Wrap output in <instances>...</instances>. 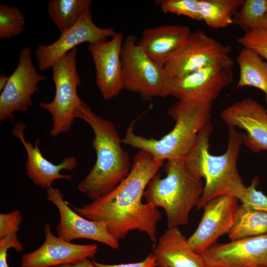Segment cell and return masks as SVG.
<instances>
[{"mask_svg":"<svg viewBox=\"0 0 267 267\" xmlns=\"http://www.w3.org/2000/svg\"><path fill=\"white\" fill-rule=\"evenodd\" d=\"M164 161L141 150L135 154L128 176L107 193L80 207L71 206L82 217L105 223L109 233L117 241L132 231L145 233L157 242V224L162 215L150 203L142 202L144 191Z\"/></svg>","mask_w":267,"mask_h":267,"instance_id":"obj_1","label":"cell"},{"mask_svg":"<svg viewBox=\"0 0 267 267\" xmlns=\"http://www.w3.org/2000/svg\"><path fill=\"white\" fill-rule=\"evenodd\" d=\"M213 125L209 121L199 134L196 142L184 158L187 165L205 179L203 194L196 208L217 197L229 195L240 201L245 196L246 186L239 173L237 161L243 144V134L229 128L226 151L215 155L210 152V138Z\"/></svg>","mask_w":267,"mask_h":267,"instance_id":"obj_2","label":"cell"},{"mask_svg":"<svg viewBox=\"0 0 267 267\" xmlns=\"http://www.w3.org/2000/svg\"><path fill=\"white\" fill-rule=\"evenodd\" d=\"M75 117L88 123L94 135L92 146L96 154L95 162L77 185L80 191L94 200L110 192L123 180L129 174L132 164L111 121L97 115L83 101L76 111Z\"/></svg>","mask_w":267,"mask_h":267,"instance_id":"obj_3","label":"cell"},{"mask_svg":"<svg viewBox=\"0 0 267 267\" xmlns=\"http://www.w3.org/2000/svg\"><path fill=\"white\" fill-rule=\"evenodd\" d=\"M212 106L213 103L177 101L168 110L175 125L167 134L159 139L136 134L134 121L122 142L163 161L184 159L195 144L199 133L210 120Z\"/></svg>","mask_w":267,"mask_h":267,"instance_id":"obj_4","label":"cell"},{"mask_svg":"<svg viewBox=\"0 0 267 267\" xmlns=\"http://www.w3.org/2000/svg\"><path fill=\"white\" fill-rule=\"evenodd\" d=\"M166 176L156 174L149 182L143 197L146 202L165 212L168 228L185 225L203 194L202 178L191 170L184 159L167 160Z\"/></svg>","mask_w":267,"mask_h":267,"instance_id":"obj_5","label":"cell"},{"mask_svg":"<svg viewBox=\"0 0 267 267\" xmlns=\"http://www.w3.org/2000/svg\"><path fill=\"white\" fill-rule=\"evenodd\" d=\"M134 35L128 36L121 51L123 89L145 100L168 96L169 78L163 67L154 62L138 44Z\"/></svg>","mask_w":267,"mask_h":267,"instance_id":"obj_6","label":"cell"},{"mask_svg":"<svg viewBox=\"0 0 267 267\" xmlns=\"http://www.w3.org/2000/svg\"><path fill=\"white\" fill-rule=\"evenodd\" d=\"M77 48H74L52 67L54 97L49 102L39 104L51 114L52 126L49 134L52 137L70 131L76 119V111L82 102L77 93L81 83L77 69Z\"/></svg>","mask_w":267,"mask_h":267,"instance_id":"obj_7","label":"cell"},{"mask_svg":"<svg viewBox=\"0 0 267 267\" xmlns=\"http://www.w3.org/2000/svg\"><path fill=\"white\" fill-rule=\"evenodd\" d=\"M230 45L223 44L198 30L190 33L185 42L164 69L169 79L179 78L204 68L220 66L233 68Z\"/></svg>","mask_w":267,"mask_h":267,"instance_id":"obj_8","label":"cell"},{"mask_svg":"<svg viewBox=\"0 0 267 267\" xmlns=\"http://www.w3.org/2000/svg\"><path fill=\"white\" fill-rule=\"evenodd\" d=\"M46 79L33 64L31 49L22 48L17 66L0 92V121L14 120L15 112H27L32 104V96L39 90V84Z\"/></svg>","mask_w":267,"mask_h":267,"instance_id":"obj_9","label":"cell"},{"mask_svg":"<svg viewBox=\"0 0 267 267\" xmlns=\"http://www.w3.org/2000/svg\"><path fill=\"white\" fill-rule=\"evenodd\" d=\"M233 79V68L207 67L179 78L169 79L168 96L179 101L213 103Z\"/></svg>","mask_w":267,"mask_h":267,"instance_id":"obj_10","label":"cell"},{"mask_svg":"<svg viewBox=\"0 0 267 267\" xmlns=\"http://www.w3.org/2000/svg\"><path fill=\"white\" fill-rule=\"evenodd\" d=\"M116 34L113 28H103L96 25L89 10L72 27L61 34L56 41L47 45H37L35 54L39 70L42 72L52 68L67 53L82 43L89 44L106 41Z\"/></svg>","mask_w":267,"mask_h":267,"instance_id":"obj_11","label":"cell"},{"mask_svg":"<svg viewBox=\"0 0 267 267\" xmlns=\"http://www.w3.org/2000/svg\"><path fill=\"white\" fill-rule=\"evenodd\" d=\"M238 201L235 197L224 195L205 204L197 228L187 239L196 253L201 254L217 243L219 237L228 234L235 222Z\"/></svg>","mask_w":267,"mask_h":267,"instance_id":"obj_12","label":"cell"},{"mask_svg":"<svg viewBox=\"0 0 267 267\" xmlns=\"http://www.w3.org/2000/svg\"><path fill=\"white\" fill-rule=\"evenodd\" d=\"M200 255L206 267H267V233L216 243Z\"/></svg>","mask_w":267,"mask_h":267,"instance_id":"obj_13","label":"cell"},{"mask_svg":"<svg viewBox=\"0 0 267 267\" xmlns=\"http://www.w3.org/2000/svg\"><path fill=\"white\" fill-rule=\"evenodd\" d=\"M46 199L58 209L60 221L56 229L57 236L71 242L78 239H87L103 243L113 249H118L119 241L108 232L105 223L88 220L75 212L64 200L58 188L46 189Z\"/></svg>","mask_w":267,"mask_h":267,"instance_id":"obj_14","label":"cell"},{"mask_svg":"<svg viewBox=\"0 0 267 267\" xmlns=\"http://www.w3.org/2000/svg\"><path fill=\"white\" fill-rule=\"evenodd\" d=\"M221 117L229 128H239L243 144L254 153L267 151V110L255 99L247 97L222 110Z\"/></svg>","mask_w":267,"mask_h":267,"instance_id":"obj_15","label":"cell"},{"mask_svg":"<svg viewBox=\"0 0 267 267\" xmlns=\"http://www.w3.org/2000/svg\"><path fill=\"white\" fill-rule=\"evenodd\" d=\"M123 37L117 34L109 41L89 44L88 49L95 66L96 84L105 100L117 96L123 89L121 51Z\"/></svg>","mask_w":267,"mask_h":267,"instance_id":"obj_16","label":"cell"},{"mask_svg":"<svg viewBox=\"0 0 267 267\" xmlns=\"http://www.w3.org/2000/svg\"><path fill=\"white\" fill-rule=\"evenodd\" d=\"M45 240L35 251L24 254L20 267H55L74 264L85 259H92L98 250L96 243L77 244L54 235L49 223L44 227Z\"/></svg>","mask_w":267,"mask_h":267,"instance_id":"obj_17","label":"cell"},{"mask_svg":"<svg viewBox=\"0 0 267 267\" xmlns=\"http://www.w3.org/2000/svg\"><path fill=\"white\" fill-rule=\"evenodd\" d=\"M26 125L19 121L15 123L11 133L18 138L24 146L27 154L25 170L29 178L37 186L47 189L52 186L56 179H64L71 180L72 176L60 173L62 170L72 171L78 166V161L73 156L61 160L60 163L55 164L46 159L42 153L39 146L40 139L33 145L27 141L24 137Z\"/></svg>","mask_w":267,"mask_h":267,"instance_id":"obj_18","label":"cell"},{"mask_svg":"<svg viewBox=\"0 0 267 267\" xmlns=\"http://www.w3.org/2000/svg\"><path fill=\"white\" fill-rule=\"evenodd\" d=\"M191 32L186 25H162L144 30L137 44L150 59L164 67Z\"/></svg>","mask_w":267,"mask_h":267,"instance_id":"obj_19","label":"cell"},{"mask_svg":"<svg viewBox=\"0 0 267 267\" xmlns=\"http://www.w3.org/2000/svg\"><path fill=\"white\" fill-rule=\"evenodd\" d=\"M157 242L152 253L158 266L206 267L201 255L193 250L178 227L168 228Z\"/></svg>","mask_w":267,"mask_h":267,"instance_id":"obj_20","label":"cell"},{"mask_svg":"<svg viewBox=\"0 0 267 267\" xmlns=\"http://www.w3.org/2000/svg\"><path fill=\"white\" fill-rule=\"evenodd\" d=\"M236 61L239 68V77L236 88L252 87L265 94L267 104V62L254 50L243 47Z\"/></svg>","mask_w":267,"mask_h":267,"instance_id":"obj_21","label":"cell"},{"mask_svg":"<svg viewBox=\"0 0 267 267\" xmlns=\"http://www.w3.org/2000/svg\"><path fill=\"white\" fill-rule=\"evenodd\" d=\"M245 0H199L201 21L214 29L228 27Z\"/></svg>","mask_w":267,"mask_h":267,"instance_id":"obj_22","label":"cell"},{"mask_svg":"<svg viewBox=\"0 0 267 267\" xmlns=\"http://www.w3.org/2000/svg\"><path fill=\"white\" fill-rule=\"evenodd\" d=\"M91 0H50L48 14L62 34L72 27L90 10Z\"/></svg>","mask_w":267,"mask_h":267,"instance_id":"obj_23","label":"cell"},{"mask_svg":"<svg viewBox=\"0 0 267 267\" xmlns=\"http://www.w3.org/2000/svg\"><path fill=\"white\" fill-rule=\"evenodd\" d=\"M267 233V213L239 205L235 222L228 233L230 240Z\"/></svg>","mask_w":267,"mask_h":267,"instance_id":"obj_24","label":"cell"},{"mask_svg":"<svg viewBox=\"0 0 267 267\" xmlns=\"http://www.w3.org/2000/svg\"><path fill=\"white\" fill-rule=\"evenodd\" d=\"M267 15V0H245L233 19V24L245 33L260 28Z\"/></svg>","mask_w":267,"mask_h":267,"instance_id":"obj_25","label":"cell"},{"mask_svg":"<svg viewBox=\"0 0 267 267\" xmlns=\"http://www.w3.org/2000/svg\"><path fill=\"white\" fill-rule=\"evenodd\" d=\"M26 20L16 7L0 4V39L18 36L25 29Z\"/></svg>","mask_w":267,"mask_h":267,"instance_id":"obj_26","label":"cell"},{"mask_svg":"<svg viewBox=\"0 0 267 267\" xmlns=\"http://www.w3.org/2000/svg\"><path fill=\"white\" fill-rule=\"evenodd\" d=\"M156 4L164 13H171L201 21L199 0H158Z\"/></svg>","mask_w":267,"mask_h":267,"instance_id":"obj_27","label":"cell"},{"mask_svg":"<svg viewBox=\"0 0 267 267\" xmlns=\"http://www.w3.org/2000/svg\"><path fill=\"white\" fill-rule=\"evenodd\" d=\"M237 43L267 61V28H258L245 33L237 39Z\"/></svg>","mask_w":267,"mask_h":267,"instance_id":"obj_28","label":"cell"},{"mask_svg":"<svg viewBox=\"0 0 267 267\" xmlns=\"http://www.w3.org/2000/svg\"><path fill=\"white\" fill-rule=\"evenodd\" d=\"M259 181L258 177L253 178L250 185L247 186L246 195L240 202L250 209L267 213V196L257 189Z\"/></svg>","mask_w":267,"mask_h":267,"instance_id":"obj_29","label":"cell"},{"mask_svg":"<svg viewBox=\"0 0 267 267\" xmlns=\"http://www.w3.org/2000/svg\"><path fill=\"white\" fill-rule=\"evenodd\" d=\"M22 217L19 210L0 214V239L10 235H16L22 222Z\"/></svg>","mask_w":267,"mask_h":267,"instance_id":"obj_30","label":"cell"},{"mask_svg":"<svg viewBox=\"0 0 267 267\" xmlns=\"http://www.w3.org/2000/svg\"><path fill=\"white\" fill-rule=\"evenodd\" d=\"M14 248L17 252L23 249L22 243L19 241L16 235H11L0 239V267H9L7 263V251Z\"/></svg>","mask_w":267,"mask_h":267,"instance_id":"obj_31","label":"cell"},{"mask_svg":"<svg viewBox=\"0 0 267 267\" xmlns=\"http://www.w3.org/2000/svg\"><path fill=\"white\" fill-rule=\"evenodd\" d=\"M96 267H157L158 265L152 253L149 254L143 261L128 264L107 265L92 261Z\"/></svg>","mask_w":267,"mask_h":267,"instance_id":"obj_32","label":"cell"},{"mask_svg":"<svg viewBox=\"0 0 267 267\" xmlns=\"http://www.w3.org/2000/svg\"><path fill=\"white\" fill-rule=\"evenodd\" d=\"M55 267H96L89 259H85L74 264H65Z\"/></svg>","mask_w":267,"mask_h":267,"instance_id":"obj_33","label":"cell"},{"mask_svg":"<svg viewBox=\"0 0 267 267\" xmlns=\"http://www.w3.org/2000/svg\"><path fill=\"white\" fill-rule=\"evenodd\" d=\"M9 77L7 76L5 74H0V91L1 92L6 85L7 84V82L9 80Z\"/></svg>","mask_w":267,"mask_h":267,"instance_id":"obj_34","label":"cell"},{"mask_svg":"<svg viewBox=\"0 0 267 267\" xmlns=\"http://www.w3.org/2000/svg\"><path fill=\"white\" fill-rule=\"evenodd\" d=\"M260 28H267V15H266Z\"/></svg>","mask_w":267,"mask_h":267,"instance_id":"obj_35","label":"cell"},{"mask_svg":"<svg viewBox=\"0 0 267 267\" xmlns=\"http://www.w3.org/2000/svg\"></svg>","mask_w":267,"mask_h":267,"instance_id":"obj_36","label":"cell"},{"mask_svg":"<svg viewBox=\"0 0 267 267\" xmlns=\"http://www.w3.org/2000/svg\"><path fill=\"white\" fill-rule=\"evenodd\" d=\"M157 267H159V266H158Z\"/></svg>","mask_w":267,"mask_h":267,"instance_id":"obj_37","label":"cell"}]
</instances>
